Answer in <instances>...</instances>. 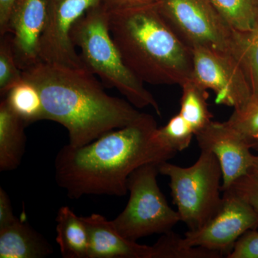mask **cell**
Segmentation results:
<instances>
[{"mask_svg":"<svg viewBox=\"0 0 258 258\" xmlns=\"http://www.w3.org/2000/svg\"><path fill=\"white\" fill-rule=\"evenodd\" d=\"M52 252L40 233L18 218L0 228V258H41Z\"/></svg>","mask_w":258,"mask_h":258,"instance_id":"14","label":"cell"},{"mask_svg":"<svg viewBox=\"0 0 258 258\" xmlns=\"http://www.w3.org/2000/svg\"><path fill=\"white\" fill-rule=\"evenodd\" d=\"M159 0H104L108 10L133 9L157 5Z\"/></svg>","mask_w":258,"mask_h":258,"instance_id":"27","label":"cell"},{"mask_svg":"<svg viewBox=\"0 0 258 258\" xmlns=\"http://www.w3.org/2000/svg\"><path fill=\"white\" fill-rule=\"evenodd\" d=\"M157 128L154 117L142 113L130 124L83 147L64 146L55 159L56 182L72 200L86 195L124 196L134 171L177 154L161 142Z\"/></svg>","mask_w":258,"mask_h":258,"instance_id":"1","label":"cell"},{"mask_svg":"<svg viewBox=\"0 0 258 258\" xmlns=\"http://www.w3.org/2000/svg\"><path fill=\"white\" fill-rule=\"evenodd\" d=\"M250 171H252V172L257 174L258 176V154L254 155L253 161H252V166Z\"/></svg>","mask_w":258,"mask_h":258,"instance_id":"31","label":"cell"},{"mask_svg":"<svg viewBox=\"0 0 258 258\" xmlns=\"http://www.w3.org/2000/svg\"><path fill=\"white\" fill-rule=\"evenodd\" d=\"M108 11L112 38L142 82L181 86L191 79L192 50L166 23L157 5Z\"/></svg>","mask_w":258,"mask_h":258,"instance_id":"3","label":"cell"},{"mask_svg":"<svg viewBox=\"0 0 258 258\" xmlns=\"http://www.w3.org/2000/svg\"><path fill=\"white\" fill-rule=\"evenodd\" d=\"M81 217L89 237L88 258H150V246L125 238L102 215Z\"/></svg>","mask_w":258,"mask_h":258,"instance_id":"13","label":"cell"},{"mask_svg":"<svg viewBox=\"0 0 258 258\" xmlns=\"http://www.w3.org/2000/svg\"><path fill=\"white\" fill-rule=\"evenodd\" d=\"M258 212V176L249 171L231 185Z\"/></svg>","mask_w":258,"mask_h":258,"instance_id":"25","label":"cell"},{"mask_svg":"<svg viewBox=\"0 0 258 258\" xmlns=\"http://www.w3.org/2000/svg\"><path fill=\"white\" fill-rule=\"evenodd\" d=\"M19 0H0V35L9 33L12 13Z\"/></svg>","mask_w":258,"mask_h":258,"instance_id":"29","label":"cell"},{"mask_svg":"<svg viewBox=\"0 0 258 258\" xmlns=\"http://www.w3.org/2000/svg\"><path fill=\"white\" fill-rule=\"evenodd\" d=\"M159 13L190 49L205 48L232 56L236 30L210 0H159Z\"/></svg>","mask_w":258,"mask_h":258,"instance_id":"7","label":"cell"},{"mask_svg":"<svg viewBox=\"0 0 258 258\" xmlns=\"http://www.w3.org/2000/svg\"><path fill=\"white\" fill-rule=\"evenodd\" d=\"M158 169L169 178L173 203L189 230L201 228L216 215L222 200V171L213 153L201 150L189 167L167 161L158 164Z\"/></svg>","mask_w":258,"mask_h":258,"instance_id":"5","label":"cell"},{"mask_svg":"<svg viewBox=\"0 0 258 258\" xmlns=\"http://www.w3.org/2000/svg\"><path fill=\"white\" fill-rule=\"evenodd\" d=\"M257 2H258V0H257Z\"/></svg>","mask_w":258,"mask_h":258,"instance_id":"32","label":"cell"},{"mask_svg":"<svg viewBox=\"0 0 258 258\" xmlns=\"http://www.w3.org/2000/svg\"><path fill=\"white\" fill-rule=\"evenodd\" d=\"M248 144L251 149L258 152V134L249 141Z\"/></svg>","mask_w":258,"mask_h":258,"instance_id":"30","label":"cell"},{"mask_svg":"<svg viewBox=\"0 0 258 258\" xmlns=\"http://www.w3.org/2000/svg\"><path fill=\"white\" fill-rule=\"evenodd\" d=\"M217 11L236 31L258 28L257 0H210Z\"/></svg>","mask_w":258,"mask_h":258,"instance_id":"20","label":"cell"},{"mask_svg":"<svg viewBox=\"0 0 258 258\" xmlns=\"http://www.w3.org/2000/svg\"><path fill=\"white\" fill-rule=\"evenodd\" d=\"M104 0H50L46 23L40 37V62L83 69L71 33L76 23Z\"/></svg>","mask_w":258,"mask_h":258,"instance_id":"10","label":"cell"},{"mask_svg":"<svg viewBox=\"0 0 258 258\" xmlns=\"http://www.w3.org/2000/svg\"><path fill=\"white\" fill-rule=\"evenodd\" d=\"M201 150L213 153L222 171V191L250 171L254 154L247 141L227 122L212 120L195 134Z\"/></svg>","mask_w":258,"mask_h":258,"instance_id":"11","label":"cell"},{"mask_svg":"<svg viewBox=\"0 0 258 258\" xmlns=\"http://www.w3.org/2000/svg\"><path fill=\"white\" fill-rule=\"evenodd\" d=\"M56 242L66 258L89 257V237L82 217L69 207L59 209L56 217Z\"/></svg>","mask_w":258,"mask_h":258,"instance_id":"16","label":"cell"},{"mask_svg":"<svg viewBox=\"0 0 258 258\" xmlns=\"http://www.w3.org/2000/svg\"><path fill=\"white\" fill-rule=\"evenodd\" d=\"M158 164L151 163L129 176V200L123 212L112 220L125 238L135 241L154 234L172 230L181 222L179 213L169 206L157 182Z\"/></svg>","mask_w":258,"mask_h":258,"instance_id":"6","label":"cell"},{"mask_svg":"<svg viewBox=\"0 0 258 258\" xmlns=\"http://www.w3.org/2000/svg\"><path fill=\"white\" fill-rule=\"evenodd\" d=\"M8 106L27 125L44 120L43 104L35 85L24 79L4 97Z\"/></svg>","mask_w":258,"mask_h":258,"instance_id":"18","label":"cell"},{"mask_svg":"<svg viewBox=\"0 0 258 258\" xmlns=\"http://www.w3.org/2000/svg\"><path fill=\"white\" fill-rule=\"evenodd\" d=\"M50 0H19L12 13L9 33L22 71L39 60L40 37L45 28Z\"/></svg>","mask_w":258,"mask_h":258,"instance_id":"12","label":"cell"},{"mask_svg":"<svg viewBox=\"0 0 258 258\" xmlns=\"http://www.w3.org/2000/svg\"><path fill=\"white\" fill-rule=\"evenodd\" d=\"M157 134L161 142L176 153L187 149L195 137L192 128L179 113L174 115L164 126L158 128Z\"/></svg>","mask_w":258,"mask_h":258,"instance_id":"23","label":"cell"},{"mask_svg":"<svg viewBox=\"0 0 258 258\" xmlns=\"http://www.w3.org/2000/svg\"><path fill=\"white\" fill-rule=\"evenodd\" d=\"M181 87L182 94L179 113L192 128L195 136L212 120V115L207 101L208 92L191 79Z\"/></svg>","mask_w":258,"mask_h":258,"instance_id":"17","label":"cell"},{"mask_svg":"<svg viewBox=\"0 0 258 258\" xmlns=\"http://www.w3.org/2000/svg\"><path fill=\"white\" fill-rule=\"evenodd\" d=\"M226 122L239 132L248 143L258 134V96L252 97L242 109L234 111Z\"/></svg>","mask_w":258,"mask_h":258,"instance_id":"24","label":"cell"},{"mask_svg":"<svg viewBox=\"0 0 258 258\" xmlns=\"http://www.w3.org/2000/svg\"><path fill=\"white\" fill-rule=\"evenodd\" d=\"M191 80L216 95L215 103L240 111L252 98L248 81L237 60L229 54L205 48L192 50Z\"/></svg>","mask_w":258,"mask_h":258,"instance_id":"9","label":"cell"},{"mask_svg":"<svg viewBox=\"0 0 258 258\" xmlns=\"http://www.w3.org/2000/svg\"><path fill=\"white\" fill-rule=\"evenodd\" d=\"M85 69L115 88L136 108L152 107L161 115L157 100L129 69L112 38L108 11L104 5L89 10L74 25L71 33Z\"/></svg>","mask_w":258,"mask_h":258,"instance_id":"4","label":"cell"},{"mask_svg":"<svg viewBox=\"0 0 258 258\" xmlns=\"http://www.w3.org/2000/svg\"><path fill=\"white\" fill-rule=\"evenodd\" d=\"M223 256L217 251L189 245L184 237L172 230L162 234L160 238L150 246V258H221Z\"/></svg>","mask_w":258,"mask_h":258,"instance_id":"21","label":"cell"},{"mask_svg":"<svg viewBox=\"0 0 258 258\" xmlns=\"http://www.w3.org/2000/svg\"><path fill=\"white\" fill-rule=\"evenodd\" d=\"M23 71L15 56L13 37L8 33L0 41V94L6 96L13 86L23 81Z\"/></svg>","mask_w":258,"mask_h":258,"instance_id":"22","label":"cell"},{"mask_svg":"<svg viewBox=\"0 0 258 258\" xmlns=\"http://www.w3.org/2000/svg\"><path fill=\"white\" fill-rule=\"evenodd\" d=\"M227 258H258V232L247 231L236 242Z\"/></svg>","mask_w":258,"mask_h":258,"instance_id":"26","label":"cell"},{"mask_svg":"<svg viewBox=\"0 0 258 258\" xmlns=\"http://www.w3.org/2000/svg\"><path fill=\"white\" fill-rule=\"evenodd\" d=\"M258 228V212L232 187L222 191L221 206L201 228L184 234L186 243L230 253L241 236Z\"/></svg>","mask_w":258,"mask_h":258,"instance_id":"8","label":"cell"},{"mask_svg":"<svg viewBox=\"0 0 258 258\" xmlns=\"http://www.w3.org/2000/svg\"><path fill=\"white\" fill-rule=\"evenodd\" d=\"M232 57L245 75L252 97L258 96V28L249 32L236 31Z\"/></svg>","mask_w":258,"mask_h":258,"instance_id":"19","label":"cell"},{"mask_svg":"<svg viewBox=\"0 0 258 258\" xmlns=\"http://www.w3.org/2000/svg\"><path fill=\"white\" fill-rule=\"evenodd\" d=\"M26 125L3 98L0 103V171L15 170L21 164L26 147Z\"/></svg>","mask_w":258,"mask_h":258,"instance_id":"15","label":"cell"},{"mask_svg":"<svg viewBox=\"0 0 258 258\" xmlns=\"http://www.w3.org/2000/svg\"><path fill=\"white\" fill-rule=\"evenodd\" d=\"M23 78L40 93L44 120L63 125L74 147L130 124L142 113L128 101L107 94L84 68L38 62L23 71Z\"/></svg>","mask_w":258,"mask_h":258,"instance_id":"2","label":"cell"},{"mask_svg":"<svg viewBox=\"0 0 258 258\" xmlns=\"http://www.w3.org/2000/svg\"><path fill=\"white\" fill-rule=\"evenodd\" d=\"M16 219L9 196L3 187H0V228L10 225Z\"/></svg>","mask_w":258,"mask_h":258,"instance_id":"28","label":"cell"}]
</instances>
